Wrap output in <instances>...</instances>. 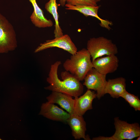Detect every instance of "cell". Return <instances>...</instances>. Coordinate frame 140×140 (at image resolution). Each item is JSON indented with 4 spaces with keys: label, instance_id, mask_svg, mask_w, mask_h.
I'll list each match as a JSON object with an SVG mask.
<instances>
[{
    "label": "cell",
    "instance_id": "obj_6",
    "mask_svg": "<svg viewBox=\"0 0 140 140\" xmlns=\"http://www.w3.org/2000/svg\"><path fill=\"white\" fill-rule=\"evenodd\" d=\"M84 80L83 85L88 89H92L96 92L99 99L105 95L104 90L107 82L106 75L102 74L93 68L87 73Z\"/></svg>",
    "mask_w": 140,
    "mask_h": 140
},
{
    "label": "cell",
    "instance_id": "obj_9",
    "mask_svg": "<svg viewBox=\"0 0 140 140\" xmlns=\"http://www.w3.org/2000/svg\"><path fill=\"white\" fill-rule=\"evenodd\" d=\"M39 114L53 121L62 122H66L70 115L54 104L48 102L42 104Z\"/></svg>",
    "mask_w": 140,
    "mask_h": 140
},
{
    "label": "cell",
    "instance_id": "obj_16",
    "mask_svg": "<svg viewBox=\"0 0 140 140\" xmlns=\"http://www.w3.org/2000/svg\"><path fill=\"white\" fill-rule=\"evenodd\" d=\"M58 6L56 0H49L46 3L45 6L46 10L52 15L55 20L54 34L55 38L60 37L64 35L62 30L59 25V16L57 11Z\"/></svg>",
    "mask_w": 140,
    "mask_h": 140
},
{
    "label": "cell",
    "instance_id": "obj_19",
    "mask_svg": "<svg viewBox=\"0 0 140 140\" xmlns=\"http://www.w3.org/2000/svg\"><path fill=\"white\" fill-rule=\"evenodd\" d=\"M92 139L93 140H112L111 137H105L102 136L94 137Z\"/></svg>",
    "mask_w": 140,
    "mask_h": 140
},
{
    "label": "cell",
    "instance_id": "obj_10",
    "mask_svg": "<svg viewBox=\"0 0 140 140\" xmlns=\"http://www.w3.org/2000/svg\"><path fill=\"white\" fill-rule=\"evenodd\" d=\"M96 96L94 91L88 89L82 95L75 98L74 114L83 116L87 110L92 109L93 101Z\"/></svg>",
    "mask_w": 140,
    "mask_h": 140
},
{
    "label": "cell",
    "instance_id": "obj_22",
    "mask_svg": "<svg viewBox=\"0 0 140 140\" xmlns=\"http://www.w3.org/2000/svg\"><path fill=\"white\" fill-rule=\"evenodd\" d=\"M137 138L136 139V140H139L140 139V136H139L137 137Z\"/></svg>",
    "mask_w": 140,
    "mask_h": 140
},
{
    "label": "cell",
    "instance_id": "obj_8",
    "mask_svg": "<svg viewBox=\"0 0 140 140\" xmlns=\"http://www.w3.org/2000/svg\"><path fill=\"white\" fill-rule=\"evenodd\" d=\"M92 62L94 68L100 73L106 75L117 69L119 60L116 55H111L97 58Z\"/></svg>",
    "mask_w": 140,
    "mask_h": 140
},
{
    "label": "cell",
    "instance_id": "obj_23",
    "mask_svg": "<svg viewBox=\"0 0 140 140\" xmlns=\"http://www.w3.org/2000/svg\"><path fill=\"white\" fill-rule=\"evenodd\" d=\"M2 140V139L0 138V140Z\"/></svg>",
    "mask_w": 140,
    "mask_h": 140
},
{
    "label": "cell",
    "instance_id": "obj_20",
    "mask_svg": "<svg viewBox=\"0 0 140 140\" xmlns=\"http://www.w3.org/2000/svg\"><path fill=\"white\" fill-rule=\"evenodd\" d=\"M66 0H59L60 5L62 6H64L65 5Z\"/></svg>",
    "mask_w": 140,
    "mask_h": 140
},
{
    "label": "cell",
    "instance_id": "obj_2",
    "mask_svg": "<svg viewBox=\"0 0 140 140\" xmlns=\"http://www.w3.org/2000/svg\"><path fill=\"white\" fill-rule=\"evenodd\" d=\"M91 58L87 49L83 48L66 59L63 67L66 71L74 75L79 81H82L88 72L93 68Z\"/></svg>",
    "mask_w": 140,
    "mask_h": 140
},
{
    "label": "cell",
    "instance_id": "obj_4",
    "mask_svg": "<svg viewBox=\"0 0 140 140\" xmlns=\"http://www.w3.org/2000/svg\"><path fill=\"white\" fill-rule=\"evenodd\" d=\"M17 46L16 34L13 26L0 12V53L13 51Z\"/></svg>",
    "mask_w": 140,
    "mask_h": 140
},
{
    "label": "cell",
    "instance_id": "obj_14",
    "mask_svg": "<svg viewBox=\"0 0 140 140\" xmlns=\"http://www.w3.org/2000/svg\"><path fill=\"white\" fill-rule=\"evenodd\" d=\"M126 80L124 78L109 79L107 81L104 94H108L113 98H118L126 90Z\"/></svg>",
    "mask_w": 140,
    "mask_h": 140
},
{
    "label": "cell",
    "instance_id": "obj_15",
    "mask_svg": "<svg viewBox=\"0 0 140 140\" xmlns=\"http://www.w3.org/2000/svg\"><path fill=\"white\" fill-rule=\"evenodd\" d=\"M29 0L32 4L34 9L30 18L32 23L39 28L52 27L53 25L52 21L44 16L43 10L38 6L36 0Z\"/></svg>",
    "mask_w": 140,
    "mask_h": 140
},
{
    "label": "cell",
    "instance_id": "obj_18",
    "mask_svg": "<svg viewBox=\"0 0 140 140\" xmlns=\"http://www.w3.org/2000/svg\"><path fill=\"white\" fill-rule=\"evenodd\" d=\"M67 4L73 5H97V3L93 0H66Z\"/></svg>",
    "mask_w": 140,
    "mask_h": 140
},
{
    "label": "cell",
    "instance_id": "obj_11",
    "mask_svg": "<svg viewBox=\"0 0 140 140\" xmlns=\"http://www.w3.org/2000/svg\"><path fill=\"white\" fill-rule=\"evenodd\" d=\"M65 6L66 7V9L77 11L86 17L91 16L95 17L100 21V25L101 27L105 28L109 30L111 29L109 25H112V23L107 20L102 19L99 16L98 12L100 6L86 5L73 6L67 4H65Z\"/></svg>",
    "mask_w": 140,
    "mask_h": 140
},
{
    "label": "cell",
    "instance_id": "obj_7",
    "mask_svg": "<svg viewBox=\"0 0 140 140\" xmlns=\"http://www.w3.org/2000/svg\"><path fill=\"white\" fill-rule=\"evenodd\" d=\"M57 47L61 48L73 55L77 51L76 46L69 36L67 34L63 35L60 37L48 40L41 43L34 51L37 53L48 48Z\"/></svg>",
    "mask_w": 140,
    "mask_h": 140
},
{
    "label": "cell",
    "instance_id": "obj_17",
    "mask_svg": "<svg viewBox=\"0 0 140 140\" xmlns=\"http://www.w3.org/2000/svg\"><path fill=\"white\" fill-rule=\"evenodd\" d=\"M136 111L140 110V100L137 96L128 92L126 90L121 95Z\"/></svg>",
    "mask_w": 140,
    "mask_h": 140
},
{
    "label": "cell",
    "instance_id": "obj_12",
    "mask_svg": "<svg viewBox=\"0 0 140 140\" xmlns=\"http://www.w3.org/2000/svg\"><path fill=\"white\" fill-rule=\"evenodd\" d=\"M66 122L72 130V136L75 139H86V123L83 116L70 114Z\"/></svg>",
    "mask_w": 140,
    "mask_h": 140
},
{
    "label": "cell",
    "instance_id": "obj_3",
    "mask_svg": "<svg viewBox=\"0 0 140 140\" xmlns=\"http://www.w3.org/2000/svg\"><path fill=\"white\" fill-rule=\"evenodd\" d=\"M86 49L92 61L103 56L116 55L118 53L116 45L111 40L102 36L90 38L87 42Z\"/></svg>",
    "mask_w": 140,
    "mask_h": 140
},
{
    "label": "cell",
    "instance_id": "obj_13",
    "mask_svg": "<svg viewBox=\"0 0 140 140\" xmlns=\"http://www.w3.org/2000/svg\"><path fill=\"white\" fill-rule=\"evenodd\" d=\"M72 96L66 94L55 91L46 97L48 102L56 103L66 110L70 114H74L75 100Z\"/></svg>",
    "mask_w": 140,
    "mask_h": 140
},
{
    "label": "cell",
    "instance_id": "obj_21",
    "mask_svg": "<svg viewBox=\"0 0 140 140\" xmlns=\"http://www.w3.org/2000/svg\"><path fill=\"white\" fill-rule=\"evenodd\" d=\"M95 1L97 3L98 2H99L101 1V0H93Z\"/></svg>",
    "mask_w": 140,
    "mask_h": 140
},
{
    "label": "cell",
    "instance_id": "obj_5",
    "mask_svg": "<svg viewBox=\"0 0 140 140\" xmlns=\"http://www.w3.org/2000/svg\"><path fill=\"white\" fill-rule=\"evenodd\" d=\"M115 131L111 136L112 140H131L140 136V127L137 123L130 124L119 119L114 118Z\"/></svg>",
    "mask_w": 140,
    "mask_h": 140
},
{
    "label": "cell",
    "instance_id": "obj_1",
    "mask_svg": "<svg viewBox=\"0 0 140 140\" xmlns=\"http://www.w3.org/2000/svg\"><path fill=\"white\" fill-rule=\"evenodd\" d=\"M60 61H57L52 64L47 78L50 85L45 89L66 94L75 98L78 97L83 92V85L74 75L66 71L61 73L62 80L58 78V71Z\"/></svg>",
    "mask_w": 140,
    "mask_h": 140
}]
</instances>
